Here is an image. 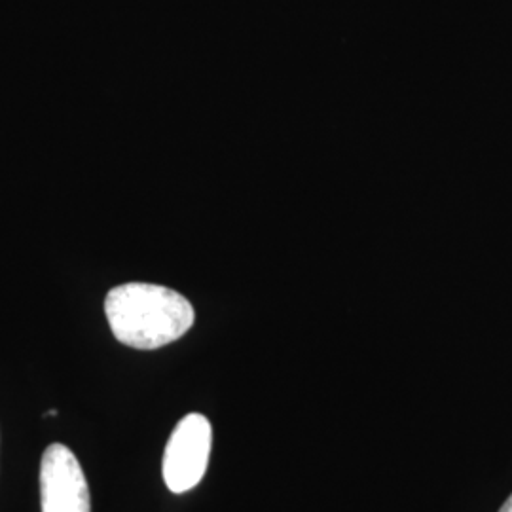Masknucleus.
Returning a JSON list of instances; mask_svg holds the SVG:
<instances>
[{
  "instance_id": "obj_1",
  "label": "nucleus",
  "mask_w": 512,
  "mask_h": 512,
  "mask_svg": "<svg viewBox=\"0 0 512 512\" xmlns=\"http://www.w3.org/2000/svg\"><path fill=\"white\" fill-rule=\"evenodd\" d=\"M105 313L118 342L158 349L179 340L194 325V308L183 294L152 283H126L107 294Z\"/></svg>"
},
{
  "instance_id": "obj_2",
  "label": "nucleus",
  "mask_w": 512,
  "mask_h": 512,
  "mask_svg": "<svg viewBox=\"0 0 512 512\" xmlns=\"http://www.w3.org/2000/svg\"><path fill=\"white\" fill-rule=\"evenodd\" d=\"M211 442L213 429L202 414H188L177 423L164 454V480L173 494H184L202 482Z\"/></svg>"
},
{
  "instance_id": "obj_3",
  "label": "nucleus",
  "mask_w": 512,
  "mask_h": 512,
  "mask_svg": "<svg viewBox=\"0 0 512 512\" xmlns=\"http://www.w3.org/2000/svg\"><path fill=\"white\" fill-rule=\"evenodd\" d=\"M40 503L42 512H92L86 476L65 444L48 446L42 456Z\"/></svg>"
},
{
  "instance_id": "obj_4",
  "label": "nucleus",
  "mask_w": 512,
  "mask_h": 512,
  "mask_svg": "<svg viewBox=\"0 0 512 512\" xmlns=\"http://www.w3.org/2000/svg\"><path fill=\"white\" fill-rule=\"evenodd\" d=\"M499 512H512V495L505 501V505L499 509Z\"/></svg>"
}]
</instances>
